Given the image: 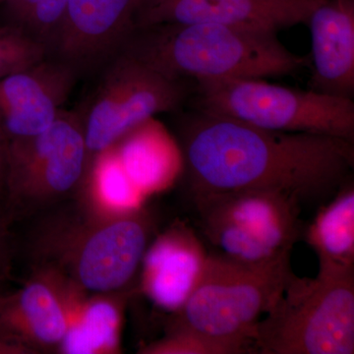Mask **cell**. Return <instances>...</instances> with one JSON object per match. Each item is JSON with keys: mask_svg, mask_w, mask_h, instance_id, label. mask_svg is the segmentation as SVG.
Listing matches in <instances>:
<instances>
[{"mask_svg": "<svg viewBox=\"0 0 354 354\" xmlns=\"http://www.w3.org/2000/svg\"><path fill=\"white\" fill-rule=\"evenodd\" d=\"M138 0H69L48 57L69 64L79 75L113 59L133 30Z\"/></svg>", "mask_w": 354, "mask_h": 354, "instance_id": "12", "label": "cell"}, {"mask_svg": "<svg viewBox=\"0 0 354 354\" xmlns=\"http://www.w3.org/2000/svg\"><path fill=\"white\" fill-rule=\"evenodd\" d=\"M290 259L252 266L209 254L201 278L183 306L172 314L169 330L254 346L256 324L276 304L293 274Z\"/></svg>", "mask_w": 354, "mask_h": 354, "instance_id": "6", "label": "cell"}, {"mask_svg": "<svg viewBox=\"0 0 354 354\" xmlns=\"http://www.w3.org/2000/svg\"><path fill=\"white\" fill-rule=\"evenodd\" d=\"M312 90L353 99L354 0H324L310 14Z\"/></svg>", "mask_w": 354, "mask_h": 354, "instance_id": "15", "label": "cell"}, {"mask_svg": "<svg viewBox=\"0 0 354 354\" xmlns=\"http://www.w3.org/2000/svg\"><path fill=\"white\" fill-rule=\"evenodd\" d=\"M143 354H244L256 353L251 342L216 339L183 330H167L158 341L139 349Z\"/></svg>", "mask_w": 354, "mask_h": 354, "instance_id": "20", "label": "cell"}, {"mask_svg": "<svg viewBox=\"0 0 354 354\" xmlns=\"http://www.w3.org/2000/svg\"><path fill=\"white\" fill-rule=\"evenodd\" d=\"M324 0H138L133 30L167 24H218L278 32L306 24Z\"/></svg>", "mask_w": 354, "mask_h": 354, "instance_id": "10", "label": "cell"}, {"mask_svg": "<svg viewBox=\"0 0 354 354\" xmlns=\"http://www.w3.org/2000/svg\"><path fill=\"white\" fill-rule=\"evenodd\" d=\"M319 260V274H354V189L346 184L321 208L306 232Z\"/></svg>", "mask_w": 354, "mask_h": 354, "instance_id": "18", "label": "cell"}, {"mask_svg": "<svg viewBox=\"0 0 354 354\" xmlns=\"http://www.w3.org/2000/svg\"><path fill=\"white\" fill-rule=\"evenodd\" d=\"M118 53L176 81L266 79L297 73L306 58L277 32L218 24H167L130 32Z\"/></svg>", "mask_w": 354, "mask_h": 354, "instance_id": "2", "label": "cell"}, {"mask_svg": "<svg viewBox=\"0 0 354 354\" xmlns=\"http://www.w3.org/2000/svg\"><path fill=\"white\" fill-rule=\"evenodd\" d=\"M6 157L3 142L0 138V199L6 194Z\"/></svg>", "mask_w": 354, "mask_h": 354, "instance_id": "25", "label": "cell"}, {"mask_svg": "<svg viewBox=\"0 0 354 354\" xmlns=\"http://www.w3.org/2000/svg\"><path fill=\"white\" fill-rule=\"evenodd\" d=\"M106 65L79 113L87 149L86 176L97 156L156 114L176 111L191 93L187 81L172 80L122 53Z\"/></svg>", "mask_w": 354, "mask_h": 354, "instance_id": "8", "label": "cell"}, {"mask_svg": "<svg viewBox=\"0 0 354 354\" xmlns=\"http://www.w3.org/2000/svg\"><path fill=\"white\" fill-rule=\"evenodd\" d=\"M6 0H0V6H1L2 4H3L4 2H6Z\"/></svg>", "mask_w": 354, "mask_h": 354, "instance_id": "26", "label": "cell"}, {"mask_svg": "<svg viewBox=\"0 0 354 354\" xmlns=\"http://www.w3.org/2000/svg\"><path fill=\"white\" fill-rule=\"evenodd\" d=\"M253 342L262 354L354 353V274L293 272L256 324Z\"/></svg>", "mask_w": 354, "mask_h": 354, "instance_id": "4", "label": "cell"}, {"mask_svg": "<svg viewBox=\"0 0 354 354\" xmlns=\"http://www.w3.org/2000/svg\"><path fill=\"white\" fill-rule=\"evenodd\" d=\"M0 354H34V353L19 342L0 335Z\"/></svg>", "mask_w": 354, "mask_h": 354, "instance_id": "24", "label": "cell"}, {"mask_svg": "<svg viewBox=\"0 0 354 354\" xmlns=\"http://www.w3.org/2000/svg\"><path fill=\"white\" fill-rule=\"evenodd\" d=\"M193 95L194 109L204 113L272 131L326 135L354 143L353 99L264 79L236 78L197 81Z\"/></svg>", "mask_w": 354, "mask_h": 354, "instance_id": "5", "label": "cell"}, {"mask_svg": "<svg viewBox=\"0 0 354 354\" xmlns=\"http://www.w3.org/2000/svg\"><path fill=\"white\" fill-rule=\"evenodd\" d=\"M209 254L191 228L177 223L150 243L142 261L141 288L158 308L178 311L197 286Z\"/></svg>", "mask_w": 354, "mask_h": 354, "instance_id": "14", "label": "cell"}, {"mask_svg": "<svg viewBox=\"0 0 354 354\" xmlns=\"http://www.w3.org/2000/svg\"><path fill=\"white\" fill-rule=\"evenodd\" d=\"M353 142L272 131L194 109L180 121L184 169L194 197L272 190L301 204L335 194L354 169Z\"/></svg>", "mask_w": 354, "mask_h": 354, "instance_id": "1", "label": "cell"}, {"mask_svg": "<svg viewBox=\"0 0 354 354\" xmlns=\"http://www.w3.org/2000/svg\"><path fill=\"white\" fill-rule=\"evenodd\" d=\"M113 295L75 293L67 304L68 330L59 353H120L122 300Z\"/></svg>", "mask_w": 354, "mask_h": 354, "instance_id": "17", "label": "cell"}, {"mask_svg": "<svg viewBox=\"0 0 354 354\" xmlns=\"http://www.w3.org/2000/svg\"><path fill=\"white\" fill-rule=\"evenodd\" d=\"M92 209L46 225L37 239V266L50 268L90 295L123 292L150 245L153 216L142 206Z\"/></svg>", "mask_w": 354, "mask_h": 354, "instance_id": "3", "label": "cell"}, {"mask_svg": "<svg viewBox=\"0 0 354 354\" xmlns=\"http://www.w3.org/2000/svg\"><path fill=\"white\" fill-rule=\"evenodd\" d=\"M6 194L15 212L34 214L80 190L87 169L82 118L62 109L48 129L6 144Z\"/></svg>", "mask_w": 354, "mask_h": 354, "instance_id": "9", "label": "cell"}, {"mask_svg": "<svg viewBox=\"0 0 354 354\" xmlns=\"http://www.w3.org/2000/svg\"><path fill=\"white\" fill-rule=\"evenodd\" d=\"M48 57V50L16 26H0V80Z\"/></svg>", "mask_w": 354, "mask_h": 354, "instance_id": "21", "label": "cell"}, {"mask_svg": "<svg viewBox=\"0 0 354 354\" xmlns=\"http://www.w3.org/2000/svg\"><path fill=\"white\" fill-rule=\"evenodd\" d=\"M11 243L6 216L0 213V288L10 272Z\"/></svg>", "mask_w": 354, "mask_h": 354, "instance_id": "23", "label": "cell"}, {"mask_svg": "<svg viewBox=\"0 0 354 354\" xmlns=\"http://www.w3.org/2000/svg\"><path fill=\"white\" fill-rule=\"evenodd\" d=\"M84 185H87L93 198L99 201L94 204L99 208H138L145 198L130 180L113 148L97 156L88 169Z\"/></svg>", "mask_w": 354, "mask_h": 354, "instance_id": "19", "label": "cell"}, {"mask_svg": "<svg viewBox=\"0 0 354 354\" xmlns=\"http://www.w3.org/2000/svg\"><path fill=\"white\" fill-rule=\"evenodd\" d=\"M68 1L41 0L19 28L44 44L48 50L59 27Z\"/></svg>", "mask_w": 354, "mask_h": 354, "instance_id": "22", "label": "cell"}, {"mask_svg": "<svg viewBox=\"0 0 354 354\" xmlns=\"http://www.w3.org/2000/svg\"><path fill=\"white\" fill-rule=\"evenodd\" d=\"M68 324L59 291L39 268L35 267L31 279L20 290L0 291V335L34 354L59 353Z\"/></svg>", "mask_w": 354, "mask_h": 354, "instance_id": "13", "label": "cell"}, {"mask_svg": "<svg viewBox=\"0 0 354 354\" xmlns=\"http://www.w3.org/2000/svg\"><path fill=\"white\" fill-rule=\"evenodd\" d=\"M79 74L57 58L46 57L0 80V138L6 144L48 129L62 113Z\"/></svg>", "mask_w": 354, "mask_h": 354, "instance_id": "11", "label": "cell"}, {"mask_svg": "<svg viewBox=\"0 0 354 354\" xmlns=\"http://www.w3.org/2000/svg\"><path fill=\"white\" fill-rule=\"evenodd\" d=\"M111 148L144 197L169 188L184 169L180 145L153 118L127 133Z\"/></svg>", "mask_w": 354, "mask_h": 354, "instance_id": "16", "label": "cell"}, {"mask_svg": "<svg viewBox=\"0 0 354 354\" xmlns=\"http://www.w3.org/2000/svg\"><path fill=\"white\" fill-rule=\"evenodd\" d=\"M194 199L207 239L236 262L264 266L290 257L301 234L300 203L279 191H227Z\"/></svg>", "mask_w": 354, "mask_h": 354, "instance_id": "7", "label": "cell"}]
</instances>
